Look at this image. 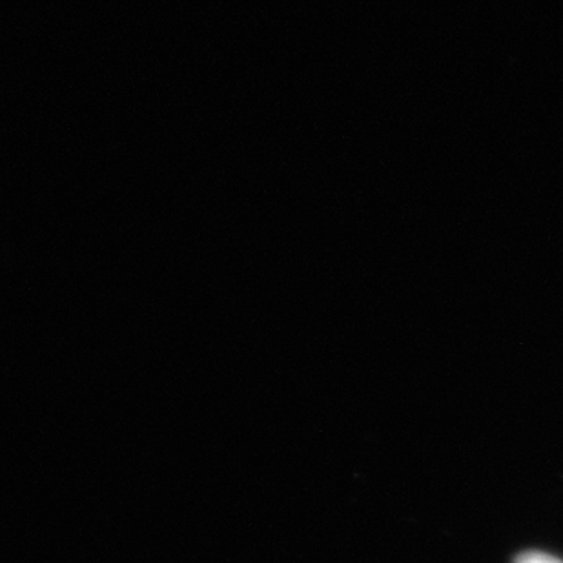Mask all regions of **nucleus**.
Instances as JSON below:
<instances>
[{"label":"nucleus","instance_id":"nucleus-1","mask_svg":"<svg viewBox=\"0 0 563 563\" xmlns=\"http://www.w3.org/2000/svg\"><path fill=\"white\" fill-rule=\"evenodd\" d=\"M516 563H563L562 560L554 559L551 554L545 553H527L518 559Z\"/></svg>","mask_w":563,"mask_h":563}]
</instances>
